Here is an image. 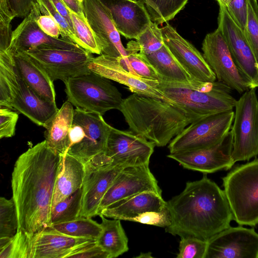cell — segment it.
Listing matches in <instances>:
<instances>
[{
  "instance_id": "1",
  "label": "cell",
  "mask_w": 258,
  "mask_h": 258,
  "mask_svg": "<svg viewBox=\"0 0 258 258\" xmlns=\"http://www.w3.org/2000/svg\"><path fill=\"white\" fill-rule=\"evenodd\" d=\"M63 160V156L50 148L45 140L16 161L11 187L18 230L34 234L51 226L53 193Z\"/></svg>"
},
{
  "instance_id": "2",
  "label": "cell",
  "mask_w": 258,
  "mask_h": 258,
  "mask_svg": "<svg viewBox=\"0 0 258 258\" xmlns=\"http://www.w3.org/2000/svg\"><path fill=\"white\" fill-rule=\"evenodd\" d=\"M171 224L165 232L180 237H196L208 241L230 226L233 220L224 190L206 174L186 183L183 190L166 202Z\"/></svg>"
},
{
  "instance_id": "3",
  "label": "cell",
  "mask_w": 258,
  "mask_h": 258,
  "mask_svg": "<svg viewBox=\"0 0 258 258\" xmlns=\"http://www.w3.org/2000/svg\"><path fill=\"white\" fill-rule=\"evenodd\" d=\"M118 110L131 131L157 147L165 146L190 124L185 113L174 105L137 93L123 99Z\"/></svg>"
},
{
  "instance_id": "4",
  "label": "cell",
  "mask_w": 258,
  "mask_h": 258,
  "mask_svg": "<svg viewBox=\"0 0 258 258\" xmlns=\"http://www.w3.org/2000/svg\"><path fill=\"white\" fill-rule=\"evenodd\" d=\"M155 87L185 113L190 123L210 115L233 110L236 100L223 83L201 82L196 85L162 80Z\"/></svg>"
},
{
  "instance_id": "5",
  "label": "cell",
  "mask_w": 258,
  "mask_h": 258,
  "mask_svg": "<svg viewBox=\"0 0 258 258\" xmlns=\"http://www.w3.org/2000/svg\"><path fill=\"white\" fill-rule=\"evenodd\" d=\"M0 107L15 110L44 127L58 109L56 102L36 94L22 78L12 51H0Z\"/></svg>"
},
{
  "instance_id": "6",
  "label": "cell",
  "mask_w": 258,
  "mask_h": 258,
  "mask_svg": "<svg viewBox=\"0 0 258 258\" xmlns=\"http://www.w3.org/2000/svg\"><path fill=\"white\" fill-rule=\"evenodd\" d=\"M233 220L240 225L258 224V159L237 166L223 178Z\"/></svg>"
},
{
  "instance_id": "7",
  "label": "cell",
  "mask_w": 258,
  "mask_h": 258,
  "mask_svg": "<svg viewBox=\"0 0 258 258\" xmlns=\"http://www.w3.org/2000/svg\"><path fill=\"white\" fill-rule=\"evenodd\" d=\"M108 80L92 72L69 79L64 82L67 100L76 108L102 115L118 110L123 99Z\"/></svg>"
},
{
  "instance_id": "8",
  "label": "cell",
  "mask_w": 258,
  "mask_h": 258,
  "mask_svg": "<svg viewBox=\"0 0 258 258\" xmlns=\"http://www.w3.org/2000/svg\"><path fill=\"white\" fill-rule=\"evenodd\" d=\"M233 110L217 113L192 122L170 142V153L208 149L218 144L231 128Z\"/></svg>"
},
{
  "instance_id": "9",
  "label": "cell",
  "mask_w": 258,
  "mask_h": 258,
  "mask_svg": "<svg viewBox=\"0 0 258 258\" xmlns=\"http://www.w3.org/2000/svg\"><path fill=\"white\" fill-rule=\"evenodd\" d=\"M233 125L232 157L235 163L258 155V98L255 88L243 93L236 101Z\"/></svg>"
},
{
  "instance_id": "10",
  "label": "cell",
  "mask_w": 258,
  "mask_h": 258,
  "mask_svg": "<svg viewBox=\"0 0 258 258\" xmlns=\"http://www.w3.org/2000/svg\"><path fill=\"white\" fill-rule=\"evenodd\" d=\"M33 58L53 81L67 80L90 73L89 64L92 53L80 48L58 49L39 46L25 52Z\"/></svg>"
},
{
  "instance_id": "11",
  "label": "cell",
  "mask_w": 258,
  "mask_h": 258,
  "mask_svg": "<svg viewBox=\"0 0 258 258\" xmlns=\"http://www.w3.org/2000/svg\"><path fill=\"white\" fill-rule=\"evenodd\" d=\"M124 167V165L113 164L104 152L85 163L81 217L98 216V209L103 196Z\"/></svg>"
},
{
  "instance_id": "12",
  "label": "cell",
  "mask_w": 258,
  "mask_h": 258,
  "mask_svg": "<svg viewBox=\"0 0 258 258\" xmlns=\"http://www.w3.org/2000/svg\"><path fill=\"white\" fill-rule=\"evenodd\" d=\"M203 55L217 81L241 94L252 88L251 83L240 73L221 33L217 28L207 34L202 43Z\"/></svg>"
},
{
  "instance_id": "13",
  "label": "cell",
  "mask_w": 258,
  "mask_h": 258,
  "mask_svg": "<svg viewBox=\"0 0 258 258\" xmlns=\"http://www.w3.org/2000/svg\"><path fill=\"white\" fill-rule=\"evenodd\" d=\"M146 191L162 195V190L149 164L125 167L117 174L103 196L98 209V216L106 208Z\"/></svg>"
},
{
  "instance_id": "14",
  "label": "cell",
  "mask_w": 258,
  "mask_h": 258,
  "mask_svg": "<svg viewBox=\"0 0 258 258\" xmlns=\"http://www.w3.org/2000/svg\"><path fill=\"white\" fill-rule=\"evenodd\" d=\"M221 33L235 63L242 75L258 87V68L243 30L235 23L225 7H219L218 28Z\"/></svg>"
},
{
  "instance_id": "15",
  "label": "cell",
  "mask_w": 258,
  "mask_h": 258,
  "mask_svg": "<svg viewBox=\"0 0 258 258\" xmlns=\"http://www.w3.org/2000/svg\"><path fill=\"white\" fill-rule=\"evenodd\" d=\"M73 120L83 128L81 140L70 147L67 153L85 163L105 150L111 126L99 113L76 108Z\"/></svg>"
},
{
  "instance_id": "16",
  "label": "cell",
  "mask_w": 258,
  "mask_h": 258,
  "mask_svg": "<svg viewBox=\"0 0 258 258\" xmlns=\"http://www.w3.org/2000/svg\"><path fill=\"white\" fill-rule=\"evenodd\" d=\"M206 258H258V233L230 226L208 241Z\"/></svg>"
},
{
  "instance_id": "17",
  "label": "cell",
  "mask_w": 258,
  "mask_h": 258,
  "mask_svg": "<svg viewBox=\"0 0 258 258\" xmlns=\"http://www.w3.org/2000/svg\"><path fill=\"white\" fill-rule=\"evenodd\" d=\"M233 146V135L230 131L218 144L213 147L170 153L167 157L176 161L184 168L204 174L212 173L223 169L228 170L234 165Z\"/></svg>"
},
{
  "instance_id": "18",
  "label": "cell",
  "mask_w": 258,
  "mask_h": 258,
  "mask_svg": "<svg viewBox=\"0 0 258 258\" xmlns=\"http://www.w3.org/2000/svg\"><path fill=\"white\" fill-rule=\"evenodd\" d=\"M155 145L132 131L111 127L105 153L115 164L130 166L149 164Z\"/></svg>"
},
{
  "instance_id": "19",
  "label": "cell",
  "mask_w": 258,
  "mask_h": 258,
  "mask_svg": "<svg viewBox=\"0 0 258 258\" xmlns=\"http://www.w3.org/2000/svg\"><path fill=\"white\" fill-rule=\"evenodd\" d=\"M85 16L95 33L101 54L120 58L127 55L108 9L100 0H82Z\"/></svg>"
},
{
  "instance_id": "20",
  "label": "cell",
  "mask_w": 258,
  "mask_h": 258,
  "mask_svg": "<svg viewBox=\"0 0 258 258\" xmlns=\"http://www.w3.org/2000/svg\"><path fill=\"white\" fill-rule=\"evenodd\" d=\"M40 13L37 3L33 6L29 15L12 31L9 49L13 52H26L39 46L64 49L82 48L70 40L53 37L43 32L36 21Z\"/></svg>"
},
{
  "instance_id": "21",
  "label": "cell",
  "mask_w": 258,
  "mask_h": 258,
  "mask_svg": "<svg viewBox=\"0 0 258 258\" xmlns=\"http://www.w3.org/2000/svg\"><path fill=\"white\" fill-rule=\"evenodd\" d=\"M161 30L164 44L194 80L204 82L217 80L203 55L192 44L168 23Z\"/></svg>"
},
{
  "instance_id": "22",
  "label": "cell",
  "mask_w": 258,
  "mask_h": 258,
  "mask_svg": "<svg viewBox=\"0 0 258 258\" xmlns=\"http://www.w3.org/2000/svg\"><path fill=\"white\" fill-rule=\"evenodd\" d=\"M88 67L92 72L127 86L134 93L161 99L172 104L155 87L158 81L146 80L133 74L122 67L117 58L101 54L94 57Z\"/></svg>"
},
{
  "instance_id": "23",
  "label": "cell",
  "mask_w": 258,
  "mask_h": 258,
  "mask_svg": "<svg viewBox=\"0 0 258 258\" xmlns=\"http://www.w3.org/2000/svg\"><path fill=\"white\" fill-rule=\"evenodd\" d=\"M109 10L120 34L126 39H135L152 22L143 0H100Z\"/></svg>"
},
{
  "instance_id": "24",
  "label": "cell",
  "mask_w": 258,
  "mask_h": 258,
  "mask_svg": "<svg viewBox=\"0 0 258 258\" xmlns=\"http://www.w3.org/2000/svg\"><path fill=\"white\" fill-rule=\"evenodd\" d=\"M96 241L69 236L48 227L33 235L31 258H67L80 247Z\"/></svg>"
},
{
  "instance_id": "25",
  "label": "cell",
  "mask_w": 258,
  "mask_h": 258,
  "mask_svg": "<svg viewBox=\"0 0 258 258\" xmlns=\"http://www.w3.org/2000/svg\"><path fill=\"white\" fill-rule=\"evenodd\" d=\"M12 52L15 67L25 83L42 98L55 102L53 81L46 71L25 52Z\"/></svg>"
},
{
  "instance_id": "26",
  "label": "cell",
  "mask_w": 258,
  "mask_h": 258,
  "mask_svg": "<svg viewBox=\"0 0 258 258\" xmlns=\"http://www.w3.org/2000/svg\"><path fill=\"white\" fill-rule=\"evenodd\" d=\"M166 206L162 195L146 191L135 195L120 203L113 204L99 215L112 219L131 221L147 212H160Z\"/></svg>"
},
{
  "instance_id": "27",
  "label": "cell",
  "mask_w": 258,
  "mask_h": 258,
  "mask_svg": "<svg viewBox=\"0 0 258 258\" xmlns=\"http://www.w3.org/2000/svg\"><path fill=\"white\" fill-rule=\"evenodd\" d=\"M73 104L66 101L44 127V137L52 150L64 156L70 147V133L74 114Z\"/></svg>"
},
{
  "instance_id": "28",
  "label": "cell",
  "mask_w": 258,
  "mask_h": 258,
  "mask_svg": "<svg viewBox=\"0 0 258 258\" xmlns=\"http://www.w3.org/2000/svg\"><path fill=\"white\" fill-rule=\"evenodd\" d=\"M85 173V163L66 153L63 156L62 169L56 181L52 207L82 187Z\"/></svg>"
},
{
  "instance_id": "29",
  "label": "cell",
  "mask_w": 258,
  "mask_h": 258,
  "mask_svg": "<svg viewBox=\"0 0 258 258\" xmlns=\"http://www.w3.org/2000/svg\"><path fill=\"white\" fill-rule=\"evenodd\" d=\"M146 56L161 76V80L182 82L191 85H196L201 82L191 78L165 44L157 51Z\"/></svg>"
},
{
  "instance_id": "30",
  "label": "cell",
  "mask_w": 258,
  "mask_h": 258,
  "mask_svg": "<svg viewBox=\"0 0 258 258\" xmlns=\"http://www.w3.org/2000/svg\"><path fill=\"white\" fill-rule=\"evenodd\" d=\"M102 231L96 240L97 243L107 253L109 258L117 257L128 250V238L120 220H109L99 216Z\"/></svg>"
},
{
  "instance_id": "31",
  "label": "cell",
  "mask_w": 258,
  "mask_h": 258,
  "mask_svg": "<svg viewBox=\"0 0 258 258\" xmlns=\"http://www.w3.org/2000/svg\"><path fill=\"white\" fill-rule=\"evenodd\" d=\"M50 227L69 236L96 240L102 231L101 224L91 218L84 217L67 222L52 224Z\"/></svg>"
},
{
  "instance_id": "32",
  "label": "cell",
  "mask_w": 258,
  "mask_h": 258,
  "mask_svg": "<svg viewBox=\"0 0 258 258\" xmlns=\"http://www.w3.org/2000/svg\"><path fill=\"white\" fill-rule=\"evenodd\" d=\"M126 49V59L134 75L148 80H161V76L150 63L146 55L140 52V47L137 41H129Z\"/></svg>"
},
{
  "instance_id": "33",
  "label": "cell",
  "mask_w": 258,
  "mask_h": 258,
  "mask_svg": "<svg viewBox=\"0 0 258 258\" xmlns=\"http://www.w3.org/2000/svg\"><path fill=\"white\" fill-rule=\"evenodd\" d=\"M82 187L52 207L51 225L74 220L81 217Z\"/></svg>"
},
{
  "instance_id": "34",
  "label": "cell",
  "mask_w": 258,
  "mask_h": 258,
  "mask_svg": "<svg viewBox=\"0 0 258 258\" xmlns=\"http://www.w3.org/2000/svg\"><path fill=\"white\" fill-rule=\"evenodd\" d=\"M143 1L152 21L158 25L173 19L188 2V0Z\"/></svg>"
},
{
  "instance_id": "35",
  "label": "cell",
  "mask_w": 258,
  "mask_h": 258,
  "mask_svg": "<svg viewBox=\"0 0 258 258\" xmlns=\"http://www.w3.org/2000/svg\"><path fill=\"white\" fill-rule=\"evenodd\" d=\"M70 14L77 44L91 53L101 55V51L96 36L86 19H83L71 11Z\"/></svg>"
},
{
  "instance_id": "36",
  "label": "cell",
  "mask_w": 258,
  "mask_h": 258,
  "mask_svg": "<svg viewBox=\"0 0 258 258\" xmlns=\"http://www.w3.org/2000/svg\"><path fill=\"white\" fill-rule=\"evenodd\" d=\"M33 235L18 230L15 235L0 247V257L31 258Z\"/></svg>"
},
{
  "instance_id": "37",
  "label": "cell",
  "mask_w": 258,
  "mask_h": 258,
  "mask_svg": "<svg viewBox=\"0 0 258 258\" xmlns=\"http://www.w3.org/2000/svg\"><path fill=\"white\" fill-rule=\"evenodd\" d=\"M19 228L18 215L15 202L12 198H0V238H11Z\"/></svg>"
},
{
  "instance_id": "38",
  "label": "cell",
  "mask_w": 258,
  "mask_h": 258,
  "mask_svg": "<svg viewBox=\"0 0 258 258\" xmlns=\"http://www.w3.org/2000/svg\"><path fill=\"white\" fill-rule=\"evenodd\" d=\"M243 31L258 66V4L257 0H247V20Z\"/></svg>"
},
{
  "instance_id": "39",
  "label": "cell",
  "mask_w": 258,
  "mask_h": 258,
  "mask_svg": "<svg viewBox=\"0 0 258 258\" xmlns=\"http://www.w3.org/2000/svg\"><path fill=\"white\" fill-rule=\"evenodd\" d=\"M136 40L140 46V52L145 55L157 51L164 45L161 28L153 21Z\"/></svg>"
},
{
  "instance_id": "40",
  "label": "cell",
  "mask_w": 258,
  "mask_h": 258,
  "mask_svg": "<svg viewBox=\"0 0 258 258\" xmlns=\"http://www.w3.org/2000/svg\"><path fill=\"white\" fill-rule=\"evenodd\" d=\"M16 17L8 0H0V51L9 49L12 31L11 23Z\"/></svg>"
},
{
  "instance_id": "41",
  "label": "cell",
  "mask_w": 258,
  "mask_h": 258,
  "mask_svg": "<svg viewBox=\"0 0 258 258\" xmlns=\"http://www.w3.org/2000/svg\"><path fill=\"white\" fill-rule=\"evenodd\" d=\"M208 241L196 237H180L177 258H206Z\"/></svg>"
},
{
  "instance_id": "42",
  "label": "cell",
  "mask_w": 258,
  "mask_h": 258,
  "mask_svg": "<svg viewBox=\"0 0 258 258\" xmlns=\"http://www.w3.org/2000/svg\"><path fill=\"white\" fill-rule=\"evenodd\" d=\"M42 14L50 15L56 22L60 30L61 37L77 44L74 31L64 17L59 13L50 0H37Z\"/></svg>"
},
{
  "instance_id": "43",
  "label": "cell",
  "mask_w": 258,
  "mask_h": 258,
  "mask_svg": "<svg viewBox=\"0 0 258 258\" xmlns=\"http://www.w3.org/2000/svg\"><path fill=\"white\" fill-rule=\"evenodd\" d=\"M131 221L166 228L171 224L170 212L166 206L160 212H147L132 219Z\"/></svg>"
},
{
  "instance_id": "44",
  "label": "cell",
  "mask_w": 258,
  "mask_h": 258,
  "mask_svg": "<svg viewBox=\"0 0 258 258\" xmlns=\"http://www.w3.org/2000/svg\"><path fill=\"white\" fill-rule=\"evenodd\" d=\"M19 118L17 111L5 107H0V138L14 136Z\"/></svg>"
},
{
  "instance_id": "45",
  "label": "cell",
  "mask_w": 258,
  "mask_h": 258,
  "mask_svg": "<svg viewBox=\"0 0 258 258\" xmlns=\"http://www.w3.org/2000/svg\"><path fill=\"white\" fill-rule=\"evenodd\" d=\"M226 8L231 18L243 30L247 20V0H232Z\"/></svg>"
},
{
  "instance_id": "46",
  "label": "cell",
  "mask_w": 258,
  "mask_h": 258,
  "mask_svg": "<svg viewBox=\"0 0 258 258\" xmlns=\"http://www.w3.org/2000/svg\"><path fill=\"white\" fill-rule=\"evenodd\" d=\"M69 257L109 258L107 253L97 243L96 241L80 247L69 255L67 258Z\"/></svg>"
},
{
  "instance_id": "47",
  "label": "cell",
  "mask_w": 258,
  "mask_h": 258,
  "mask_svg": "<svg viewBox=\"0 0 258 258\" xmlns=\"http://www.w3.org/2000/svg\"><path fill=\"white\" fill-rule=\"evenodd\" d=\"M36 22L41 30L47 35L59 38L60 30L54 19L48 14L41 13L36 18Z\"/></svg>"
},
{
  "instance_id": "48",
  "label": "cell",
  "mask_w": 258,
  "mask_h": 258,
  "mask_svg": "<svg viewBox=\"0 0 258 258\" xmlns=\"http://www.w3.org/2000/svg\"><path fill=\"white\" fill-rule=\"evenodd\" d=\"M16 17L25 18L30 13L37 0H8Z\"/></svg>"
},
{
  "instance_id": "49",
  "label": "cell",
  "mask_w": 258,
  "mask_h": 258,
  "mask_svg": "<svg viewBox=\"0 0 258 258\" xmlns=\"http://www.w3.org/2000/svg\"><path fill=\"white\" fill-rule=\"evenodd\" d=\"M59 13L64 17L74 31L70 11L62 0H50Z\"/></svg>"
},
{
  "instance_id": "50",
  "label": "cell",
  "mask_w": 258,
  "mask_h": 258,
  "mask_svg": "<svg viewBox=\"0 0 258 258\" xmlns=\"http://www.w3.org/2000/svg\"><path fill=\"white\" fill-rule=\"evenodd\" d=\"M70 11L86 19L82 0H62Z\"/></svg>"
},
{
  "instance_id": "51",
  "label": "cell",
  "mask_w": 258,
  "mask_h": 258,
  "mask_svg": "<svg viewBox=\"0 0 258 258\" xmlns=\"http://www.w3.org/2000/svg\"><path fill=\"white\" fill-rule=\"evenodd\" d=\"M217 2L219 7L227 8L232 0H215Z\"/></svg>"
},
{
  "instance_id": "52",
  "label": "cell",
  "mask_w": 258,
  "mask_h": 258,
  "mask_svg": "<svg viewBox=\"0 0 258 258\" xmlns=\"http://www.w3.org/2000/svg\"><path fill=\"white\" fill-rule=\"evenodd\" d=\"M152 254L151 252L141 253L139 255L136 256V257H152Z\"/></svg>"
},
{
  "instance_id": "53",
  "label": "cell",
  "mask_w": 258,
  "mask_h": 258,
  "mask_svg": "<svg viewBox=\"0 0 258 258\" xmlns=\"http://www.w3.org/2000/svg\"><path fill=\"white\" fill-rule=\"evenodd\" d=\"M257 68H258V67H257Z\"/></svg>"
}]
</instances>
